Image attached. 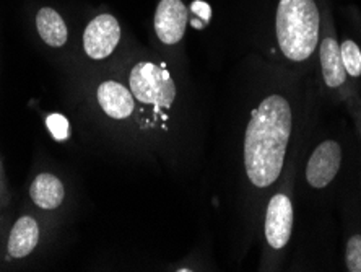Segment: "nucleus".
<instances>
[{
  "label": "nucleus",
  "mask_w": 361,
  "mask_h": 272,
  "mask_svg": "<svg viewBox=\"0 0 361 272\" xmlns=\"http://www.w3.org/2000/svg\"><path fill=\"white\" fill-rule=\"evenodd\" d=\"M46 124L47 129L51 131V134L56 137V141H66L68 137V121L66 116L57 113L47 116Z\"/></svg>",
  "instance_id": "nucleus-15"
},
{
  "label": "nucleus",
  "mask_w": 361,
  "mask_h": 272,
  "mask_svg": "<svg viewBox=\"0 0 361 272\" xmlns=\"http://www.w3.org/2000/svg\"><path fill=\"white\" fill-rule=\"evenodd\" d=\"M188 8L183 0H161L155 13V31L163 45L173 46L184 38Z\"/></svg>",
  "instance_id": "nucleus-7"
},
{
  "label": "nucleus",
  "mask_w": 361,
  "mask_h": 272,
  "mask_svg": "<svg viewBox=\"0 0 361 272\" xmlns=\"http://www.w3.org/2000/svg\"><path fill=\"white\" fill-rule=\"evenodd\" d=\"M342 162L341 146L336 141H326L316 147L306 167V179L312 188L322 189L336 178Z\"/></svg>",
  "instance_id": "nucleus-6"
},
{
  "label": "nucleus",
  "mask_w": 361,
  "mask_h": 272,
  "mask_svg": "<svg viewBox=\"0 0 361 272\" xmlns=\"http://www.w3.org/2000/svg\"><path fill=\"white\" fill-rule=\"evenodd\" d=\"M293 232V206L285 194H275L267 206L265 238L274 249H281Z\"/></svg>",
  "instance_id": "nucleus-5"
},
{
  "label": "nucleus",
  "mask_w": 361,
  "mask_h": 272,
  "mask_svg": "<svg viewBox=\"0 0 361 272\" xmlns=\"http://www.w3.org/2000/svg\"><path fill=\"white\" fill-rule=\"evenodd\" d=\"M321 67L322 77L327 87L337 88L347 80V71H345L341 46L334 38H326L321 45Z\"/></svg>",
  "instance_id": "nucleus-12"
},
{
  "label": "nucleus",
  "mask_w": 361,
  "mask_h": 272,
  "mask_svg": "<svg viewBox=\"0 0 361 272\" xmlns=\"http://www.w3.org/2000/svg\"><path fill=\"white\" fill-rule=\"evenodd\" d=\"M98 103L101 110L113 119H126L135 108V98L130 90L114 80H108L99 85Z\"/></svg>",
  "instance_id": "nucleus-8"
},
{
  "label": "nucleus",
  "mask_w": 361,
  "mask_h": 272,
  "mask_svg": "<svg viewBox=\"0 0 361 272\" xmlns=\"http://www.w3.org/2000/svg\"><path fill=\"white\" fill-rule=\"evenodd\" d=\"M129 83L132 95L140 103L157 108H171L176 100V85L169 72L152 62L135 64L130 71Z\"/></svg>",
  "instance_id": "nucleus-3"
},
{
  "label": "nucleus",
  "mask_w": 361,
  "mask_h": 272,
  "mask_svg": "<svg viewBox=\"0 0 361 272\" xmlns=\"http://www.w3.org/2000/svg\"><path fill=\"white\" fill-rule=\"evenodd\" d=\"M39 242L38 222L31 217H20L10 232L7 252L10 258H25L33 253Z\"/></svg>",
  "instance_id": "nucleus-9"
},
{
  "label": "nucleus",
  "mask_w": 361,
  "mask_h": 272,
  "mask_svg": "<svg viewBox=\"0 0 361 272\" xmlns=\"http://www.w3.org/2000/svg\"><path fill=\"white\" fill-rule=\"evenodd\" d=\"M277 40L290 61H306L319 41V10L314 0H280Z\"/></svg>",
  "instance_id": "nucleus-2"
},
{
  "label": "nucleus",
  "mask_w": 361,
  "mask_h": 272,
  "mask_svg": "<svg viewBox=\"0 0 361 272\" xmlns=\"http://www.w3.org/2000/svg\"><path fill=\"white\" fill-rule=\"evenodd\" d=\"M30 196L35 204L41 209L52 211L62 204L66 191H63V184L57 176L51 173H41L31 183Z\"/></svg>",
  "instance_id": "nucleus-10"
},
{
  "label": "nucleus",
  "mask_w": 361,
  "mask_h": 272,
  "mask_svg": "<svg viewBox=\"0 0 361 272\" xmlns=\"http://www.w3.org/2000/svg\"><path fill=\"white\" fill-rule=\"evenodd\" d=\"M121 40V26L116 17L101 13L87 25L83 33V49L88 57L101 61L113 54Z\"/></svg>",
  "instance_id": "nucleus-4"
},
{
  "label": "nucleus",
  "mask_w": 361,
  "mask_h": 272,
  "mask_svg": "<svg viewBox=\"0 0 361 272\" xmlns=\"http://www.w3.org/2000/svg\"><path fill=\"white\" fill-rule=\"evenodd\" d=\"M341 57L343 62L347 76L350 73L352 77L361 76V51L357 42L347 40L341 46Z\"/></svg>",
  "instance_id": "nucleus-13"
},
{
  "label": "nucleus",
  "mask_w": 361,
  "mask_h": 272,
  "mask_svg": "<svg viewBox=\"0 0 361 272\" xmlns=\"http://www.w3.org/2000/svg\"><path fill=\"white\" fill-rule=\"evenodd\" d=\"M192 10H194L195 13H199L204 20H209V17H210V7L207 4H204V2H194L192 4Z\"/></svg>",
  "instance_id": "nucleus-16"
},
{
  "label": "nucleus",
  "mask_w": 361,
  "mask_h": 272,
  "mask_svg": "<svg viewBox=\"0 0 361 272\" xmlns=\"http://www.w3.org/2000/svg\"><path fill=\"white\" fill-rule=\"evenodd\" d=\"M291 126L290 103L280 95H270L254 110L244 134V165L257 188H267L280 176Z\"/></svg>",
  "instance_id": "nucleus-1"
},
{
  "label": "nucleus",
  "mask_w": 361,
  "mask_h": 272,
  "mask_svg": "<svg viewBox=\"0 0 361 272\" xmlns=\"http://www.w3.org/2000/svg\"><path fill=\"white\" fill-rule=\"evenodd\" d=\"M36 30L41 40L51 47H62L68 40V30L61 13L51 7H42L36 15Z\"/></svg>",
  "instance_id": "nucleus-11"
},
{
  "label": "nucleus",
  "mask_w": 361,
  "mask_h": 272,
  "mask_svg": "<svg viewBox=\"0 0 361 272\" xmlns=\"http://www.w3.org/2000/svg\"><path fill=\"white\" fill-rule=\"evenodd\" d=\"M347 269L350 272H361V235H353L347 243Z\"/></svg>",
  "instance_id": "nucleus-14"
}]
</instances>
